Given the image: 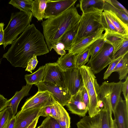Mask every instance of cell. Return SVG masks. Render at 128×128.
<instances>
[{
	"label": "cell",
	"instance_id": "6da1fadb",
	"mask_svg": "<svg viewBox=\"0 0 128 128\" xmlns=\"http://www.w3.org/2000/svg\"><path fill=\"white\" fill-rule=\"evenodd\" d=\"M44 38L34 24H30L20 36L13 42L2 57L14 67L25 68L34 55L40 56L49 52Z\"/></svg>",
	"mask_w": 128,
	"mask_h": 128
},
{
	"label": "cell",
	"instance_id": "7a4b0ae2",
	"mask_svg": "<svg viewBox=\"0 0 128 128\" xmlns=\"http://www.w3.org/2000/svg\"><path fill=\"white\" fill-rule=\"evenodd\" d=\"M81 16L74 4L59 15L43 21L44 36L49 51L66 32L79 22Z\"/></svg>",
	"mask_w": 128,
	"mask_h": 128
},
{
	"label": "cell",
	"instance_id": "3957f363",
	"mask_svg": "<svg viewBox=\"0 0 128 128\" xmlns=\"http://www.w3.org/2000/svg\"><path fill=\"white\" fill-rule=\"evenodd\" d=\"M32 15L31 12H26L20 11L12 14L9 23L4 30V49L8 45L11 44L30 24Z\"/></svg>",
	"mask_w": 128,
	"mask_h": 128
},
{
	"label": "cell",
	"instance_id": "277c9868",
	"mask_svg": "<svg viewBox=\"0 0 128 128\" xmlns=\"http://www.w3.org/2000/svg\"><path fill=\"white\" fill-rule=\"evenodd\" d=\"M103 11L98 10L82 13L72 46L82 39L94 34L99 29L103 28L102 20Z\"/></svg>",
	"mask_w": 128,
	"mask_h": 128
},
{
	"label": "cell",
	"instance_id": "5b68a950",
	"mask_svg": "<svg viewBox=\"0 0 128 128\" xmlns=\"http://www.w3.org/2000/svg\"><path fill=\"white\" fill-rule=\"evenodd\" d=\"M99 113L91 117H84L76 124L77 128H111L112 112L110 106L104 104Z\"/></svg>",
	"mask_w": 128,
	"mask_h": 128
},
{
	"label": "cell",
	"instance_id": "8992f818",
	"mask_svg": "<svg viewBox=\"0 0 128 128\" xmlns=\"http://www.w3.org/2000/svg\"><path fill=\"white\" fill-rule=\"evenodd\" d=\"M122 82H108L106 81L100 86L99 96L103 103L110 105L113 114L120 99Z\"/></svg>",
	"mask_w": 128,
	"mask_h": 128
},
{
	"label": "cell",
	"instance_id": "52a82bcc",
	"mask_svg": "<svg viewBox=\"0 0 128 128\" xmlns=\"http://www.w3.org/2000/svg\"><path fill=\"white\" fill-rule=\"evenodd\" d=\"M113 48L106 41L102 48L93 58L89 60L87 65L94 74L99 73L112 61Z\"/></svg>",
	"mask_w": 128,
	"mask_h": 128
},
{
	"label": "cell",
	"instance_id": "ba28073f",
	"mask_svg": "<svg viewBox=\"0 0 128 128\" xmlns=\"http://www.w3.org/2000/svg\"><path fill=\"white\" fill-rule=\"evenodd\" d=\"M35 85L38 88V92L48 91L63 106L68 104L72 96L66 88L50 82L42 81Z\"/></svg>",
	"mask_w": 128,
	"mask_h": 128
},
{
	"label": "cell",
	"instance_id": "9c48e42d",
	"mask_svg": "<svg viewBox=\"0 0 128 128\" xmlns=\"http://www.w3.org/2000/svg\"><path fill=\"white\" fill-rule=\"evenodd\" d=\"M45 65L44 76L42 81L66 88L64 70L61 68L56 62L46 63Z\"/></svg>",
	"mask_w": 128,
	"mask_h": 128
},
{
	"label": "cell",
	"instance_id": "30bf717a",
	"mask_svg": "<svg viewBox=\"0 0 128 128\" xmlns=\"http://www.w3.org/2000/svg\"><path fill=\"white\" fill-rule=\"evenodd\" d=\"M66 88L71 95L77 93L84 86L80 67L78 66L64 71Z\"/></svg>",
	"mask_w": 128,
	"mask_h": 128
},
{
	"label": "cell",
	"instance_id": "8fae6325",
	"mask_svg": "<svg viewBox=\"0 0 128 128\" xmlns=\"http://www.w3.org/2000/svg\"><path fill=\"white\" fill-rule=\"evenodd\" d=\"M44 116V107L19 111L15 116L14 128H26L36 118Z\"/></svg>",
	"mask_w": 128,
	"mask_h": 128
},
{
	"label": "cell",
	"instance_id": "7c38bea8",
	"mask_svg": "<svg viewBox=\"0 0 128 128\" xmlns=\"http://www.w3.org/2000/svg\"><path fill=\"white\" fill-rule=\"evenodd\" d=\"M77 0H48L45 10L44 18L48 19L61 14L72 5Z\"/></svg>",
	"mask_w": 128,
	"mask_h": 128
},
{
	"label": "cell",
	"instance_id": "4fadbf2b",
	"mask_svg": "<svg viewBox=\"0 0 128 128\" xmlns=\"http://www.w3.org/2000/svg\"><path fill=\"white\" fill-rule=\"evenodd\" d=\"M52 104V96L48 92H38L26 100L20 110L44 107Z\"/></svg>",
	"mask_w": 128,
	"mask_h": 128
},
{
	"label": "cell",
	"instance_id": "5bb4252c",
	"mask_svg": "<svg viewBox=\"0 0 128 128\" xmlns=\"http://www.w3.org/2000/svg\"><path fill=\"white\" fill-rule=\"evenodd\" d=\"M104 28H100L93 34L82 39L73 45L68 52L76 55L84 51L96 40L104 38Z\"/></svg>",
	"mask_w": 128,
	"mask_h": 128
},
{
	"label": "cell",
	"instance_id": "9a60e30c",
	"mask_svg": "<svg viewBox=\"0 0 128 128\" xmlns=\"http://www.w3.org/2000/svg\"><path fill=\"white\" fill-rule=\"evenodd\" d=\"M113 114L115 128H128V101L122 98Z\"/></svg>",
	"mask_w": 128,
	"mask_h": 128
},
{
	"label": "cell",
	"instance_id": "2e32d148",
	"mask_svg": "<svg viewBox=\"0 0 128 128\" xmlns=\"http://www.w3.org/2000/svg\"><path fill=\"white\" fill-rule=\"evenodd\" d=\"M66 106L72 113L83 117L86 116L88 110L82 100L80 90L76 94L71 96Z\"/></svg>",
	"mask_w": 128,
	"mask_h": 128
},
{
	"label": "cell",
	"instance_id": "e0dca14e",
	"mask_svg": "<svg viewBox=\"0 0 128 128\" xmlns=\"http://www.w3.org/2000/svg\"><path fill=\"white\" fill-rule=\"evenodd\" d=\"M100 86L98 84L94 87L87 90L89 98V106L88 111L89 116L93 117L99 113L101 109L98 106L100 100L99 96Z\"/></svg>",
	"mask_w": 128,
	"mask_h": 128
},
{
	"label": "cell",
	"instance_id": "ac0fdd59",
	"mask_svg": "<svg viewBox=\"0 0 128 128\" xmlns=\"http://www.w3.org/2000/svg\"><path fill=\"white\" fill-rule=\"evenodd\" d=\"M32 86L26 84L23 86L20 90L16 91L11 99L8 100L7 107L11 108L12 116H15L17 113L18 107L20 101L24 97L29 94V92Z\"/></svg>",
	"mask_w": 128,
	"mask_h": 128
},
{
	"label": "cell",
	"instance_id": "d6986e66",
	"mask_svg": "<svg viewBox=\"0 0 128 128\" xmlns=\"http://www.w3.org/2000/svg\"><path fill=\"white\" fill-rule=\"evenodd\" d=\"M104 34V40L113 46V53L122 44L125 39L128 37V35H123L118 32H105Z\"/></svg>",
	"mask_w": 128,
	"mask_h": 128
},
{
	"label": "cell",
	"instance_id": "ffe728a7",
	"mask_svg": "<svg viewBox=\"0 0 128 128\" xmlns=\"http://www.w3.org/2000/svg\"><path fill=\"white\" fill-rule=\"evenodd\" d=\"M104 11L118 32L123 35H128V26L124 23L112 11Z\"/></svg>",
	"mask_w": 128,
	"mask_h": 128
},
{
	"label": "cell",
	"instance_id": "44dd1931",
	"mask_svg": "<svg viewBox=\"0 0 128 128\" xmlns=\"http://www.w3.org/2000/svg\"><path fill=\"white\" fill-rule=\"evenodd\" d=\"M80 2V9L82 13L103 10L104 0H81Z\"/></svg>",
	"mask_w": 128,
	"mask_h": 128
},
{
	"label": "cell",
	"instance_id": "7402d4cb",
	"mask_svg": "<svg viewBox=\"0 0 128 128\" xmlns=\"http://www.w3.org/2000/svg\"><path fill=\"white\" fill-rule=\"evenodd\" d=\"M76 55L68 52L59 58L56 63L64 70L76 66Z\"/></svg>",
	"mask_w": 128,
	"mask_h": 128
},
{
	"label": "cell",
	"instance_id": "603a6c76",
	"mask_svg": "<svg viewBox=\"0 0 128 128\" xmlns=\"http://www.w3.org/2000/svg\"><path fill=\"white\" fill-rule=\"evenodd\" d=\"M79 24V22L72 28L66 32L60 39L58 42L64 45L65 50L68 51L72 47L78 31Z\"/></svg>",
	"mask_w": 128,
	"mask_h": 128
},
{
	"label": "cell",
	"instance_id": "cb8c5ba5",
	"mask_svg": "<svg viewBox=\"0 0 128 128\" xmlns=\"http://www.w3.org/2000/svg\"><path fill=\"white\" fill-rule=\"evenodd\" d=\"M48 0H33L31 12L32 15L38 21L42 20L44 18L45 10Z\"/></svg>",
	"mask_w": 128,
	"mask_h": 128
},
{
	"label": "cell",
	"instance_id": "d4e9b609",
	"mask_svg": "<svg viewBox=\"0 0 128 128\" xmlns=\"http://www.w3.org/2000/svg\"><path fill=\"white\" fill-rule=\"evenodd\" d=\"M128 53L122 58L113 71V72H118L119 74V79L120 81L124 79L126 80L128 76Z\"/></svg>",
	"mask_w": 128,
	"mask_h": 128
},
{
	"label": "cell",
	"instance_id": "484cf974",
	"mask_svg": "<svg viewBox=\"0 0 128 128\" xmlns=\"http://www.w3.org/2000/svg\"><path fill=\"white\" fill-rule=\"evenodd\" d=\"M45 65L40 67L36 72L30 74H26L24 78L26 84L32 85L36 84L42 82L44 76Z\"/></svg>",
	"mask_w": 128,
	"mask_h": 128
},
{
	"label": "cell",
	"instance_id": "4316f807",
	"mask_svg": "<svg viewBox=\"0 0 128 128\" xmlns=\"http://www.w3.org/2000/svg\"><path fill=\"white\" fill-rule=\"evenodd\" d=\"M103 10H110L118 17L124 23L128 26V16L121 10L116 8L108 1L104 0Z\"/></svg>",
	"mask_w": 128,
	"mask_h": 128
},
{
	"label": "cell",
	"instance_id": "83f0119b",
	"mask_svg": "<svg viewBox=\"0 0 128 128\" xmlns=\"http://www.w3.org/2000/svg\"><path fill=\"white\" fill-rule=\"evenodd\" d=\"M33 1L32 0H11L9 4L19 9L20 12H31Z\"/></svg>",
	"mask_w": 128,
	"mask_h": 128
},
{
	"label": "cell",
	"instance_id": "f1b7e54d",
	"mask_svg": "<svg viewBox=\"0 0 128 128\" xmlns=\"http://www.w3.org/2000/svg\"><path fill=\"white\" fill-rule=\"evenodd\" d=\"M60 118L57 120L61 128H70V118L69 114L63 106L60 103Z\"/></svg>",
	"mask_w": 128,
	"mask_h": 128
},
{
	"label": "cell",
	"instance_id": "f546056e",
	"mask_svg": "<svg viewBox=\"0 0 128 128\" xmlns=\"http://www.w3.org/2000/svg\"><path fill=\"white\" fill-rule=\"evenodd\" d=\"M12 116L9 107H7L0 112V128H6Z\"/></svg>",
	"mask_w": 128,
	"mask_h": 128
},
{
	"label": "cell",
	"instance_id": "4dcf8cb0",
	"mask_svg": "<svg viewBox=\"0 0 128 128\" xmlns=\"http://www.w3.org/2000/svg\"><path fill=\"white\" fill-rule=\"evenodd\" d=\"M106 41L104 38L100 39L94 42L88 48L90 59L94 58L102 48Z\"/></svg>",
	"mask_w": 128,
	"mask_h": 128
},
{
	"label": "cell",
	"instance_id": "1f68e13d",
	"mask_svg": "<svg viewBox=\"0 0 128 128\" xmlns=\"http://www.w3.org/2000/svg\"><path fill=\"white\" fill-rule=\"evenodd\" d=\"M128 53V37L126 38L122 44L113 53L112 61L123 56Z\"/></svg>",
	"mask_w": 128,
	"mask_h": 128
},
{
	"label": "cell",
	"instance_id": "d6a6232c",
	"mask_svg": "<svg viewBox=\"0 0 128 128\" xmlns=\"http://www.w3.org/2000/svg\"><path fill=\"white\" fill-rule=\"evenodd\" d=\"M102 20L105 32L114 33L118 32L104 11L102 13Z\"/></svg>",
	"mask_w": 128,
	"mask_h": 128
},
{
	"label": "cell",
	"instance_id": "836d02e7",
	"mask_svg": "<svg viewBox=\"0 0 128 128\" xmlns=\"http://www.w3.org/2000/svg\"><path fill=\"white\" fill-rule=\"evenodd\" d=\"M88 48L82 52L76 54V66L80 67L88 62L90 56Z\"/></svg>",
	"mask_w": 128,
	"mask_h": 128
},
{
	"label": "cell",
	"instance_id": "e575fe53",
	"mask_svg": "<svg viewBox=\"0 0 128 128\" xmlns=\"http://www.w3.org/2000/svg\"><path fill=\"white\" fill-rule=\"evenodd\" d=\"M41 125L43 128H61L57 120L50 116L46 117Z\"/></svg>",
	"mask_w": 128,
	"mask_h": 128
},
{
	"label": "cell",
	"instance_id": "d590c367",
	"mask_svg": "<svg viewBox=\"0 0 128 128\" xmlns=\"http://www.w3.org/2000/svg\"><path fill=\"white\" fill-rule=\"evenodd\" d=\"M52 104L51 106V116L58 120L60 118L59 103L55 100L52 96Z\"/></svg>",
	"mask_w": 128,
	"mask_h": 128
},
{
	"label": "cell",
	"instance_id": "8d00e7d4",
	"mask_svg": "<svg viewBox=\"0 0 128 128\" xmlns=\"http://www.w3.org/2000/svg\"><path fill=\"white\" fill-rule=\"evenodd\" d=\"M122 57L115 60L110 63L108 68L104 74L103 79L104 80L107 79L110 76L113 72V71L116 66Z\"/></svg>",
	"mask_w": 128,
	"mask_h": 128
},
{
	"label": "cell",
	"instance_id": "74e56055",
	"mask_svg": "<svg viewBox=\"0 0 128 128\" xmlns=\"http://www.w3.org/2000/svg\"><path fill=\"white\" fill-rule=\"evenodd\" d=\"M38 62L36 56L34 55L28 61L25 71L32 73V71L35 68Z\"/></svg>",
	"mask_w": 128,
	"mask_h": 128
},
{
	"label": "cell",
	"instance_id": "f35d334b",
	"mask_svg": "<svg viewBox=\"0 0 128 128\" xmlns=\"http://www.w3.org/2000/svg\"><path fill=\"white\" fill-rule=\"evenodd\" d=\"M82 102L88 109L89 106V98L87 91L85 87L84 86L80 90Z\"/></svg>",
	"mask_w": 128,
	"mask_h": 128
},
{
	"label": "cell",
	"instance_id": "ab89813d",
	"mask_svg": "<svg viewBox=\"0 0 128 128\" xmlns=\"http://www.w3.org/2000/svg\"><path fill=\"white\" fill-rule=\"evenodd\" d=\"M53 48L58 54L62 56L66 54L65 47L62 43L58 42L53 47Z\"/></svg>",
	"mask_w": 128,
	"mask_h": 128
},
{
	"label": "cell",
	"instance_id": "60d3db41",
	"mask_svg": "<svg viewBox=\"0 0 128 128\" xmlns=\"http://www.w3.org/2000/svg\"><path fill=\"white\" fill-rule=\"evenodd\" d=\"M110 3L116 8L121 10L128 16V11L125 7L116 0H108Z\"/></svg>",
	"mask_w": 128,
	"mask_h": 128
},
{
	"label": "cell",
	"instance_id": "b9f144b4",
	"mask_svg": "<svg viewBox=\"0 0 128 128\" xmlns=\"http://www.w3.org/2000/svg\"><path fill=\"white\" fill-rule=\"evenodd\" d=\"M122 92L124 100L128 101V76L125 81L122 82Z\"/></svg>",
	"mask_w": 128,
	"mask_h": 128
},
{
	"label": "cell",
	"instance_id": "7bdbcfd3",
	"mask_svg": "<svg viewBox=\"0 0 128 128\" xmlns=\"http://www.w3.org/2000/svg\"><path fill=\"white\" fill-rule=\"evenodd\" d=\"M8 100L2 95L0 94V112L7 107Z\"/></svg>",
	"mask_w": 128,
	"mask_h": 128
},
{
	"label": "cell",
	"instance_id": "ee69618b",
	"mask_svg": "<svg viewBox=\"0 0 128 128\" xmlns=\"http://www.w3.org/2000/svg\"><path fill=\"white\" fill-rule=\"evenodd\" d=\"M51 105L47 106L44 107V116L45 117L51 116Z\"/></svg>",
	"mask_w": 128,
	"mask_h": 128
},
{
	"label": "cell",
	"instance_id": "f6af8a7d",
	"mask_svg": "<svg viewBox=\"0 0 128 128\" xmlns=\"http://www.w3.org/2000/svg\"><path fill=\"white\" fill-rule=\"evenodd\" d=\"M15 120V116H12L6 126V128H14Z\"/></svg>",
	"mask_w": 128,
	"mask_h": 128
},
{
	"label": "cell",
	"instance_id": "bcb514c9",
	"mask_svg": "<svg viewBox=\"0 0 128 128\" xmlns=\"http://www.w3.org/2000/svg\"><path fill=\"white\" fill-rule=\"evenodd\" d=\"M4 24L2 25L0 31V45L3 44L4 36Z\"/></svg>",
	"mask_w": 128,
	"mask_h": 128
},
{
	"label": "cell",
	"instance_id": "7dc6e473",
	"mask_svg": "<svg viewBox=\"0 0 128 128\" xmlns=\"http://www.w3.org/2000/svg\"><path fill=\"white\" fill-rule=\"evenodd\" d=\"M39 117L36 118L26 128H35Z\"/></svg>",
	"mask_w": 128,
	"mask_h": 128
},
{
	"label": "cell",
	"instance_id": "c3c4849f",
	"mask_svg": "<svg viewBox=\"0 0 128 128\" xmlns=\"http://www.w3.org/2000/svg\"><path fill=\"white\" fill-rule=\"evenodd\" d=\"M98 106L100 109L102 108L104 106V104L102 101L100 100L98 102Z\"/></svg>",
	"mask_w": 128,
	"mask_h": 128
},
{
	"label": "cell",
	"instance_id": "681fc988",
	"mask_svg": "<svg viewBox=\"0 0 128 128\" xmlns=\"http://www.w3.org/2000/svg\"><path fill=\"white\" fill-rule=\"evenodd\" d=\"M111 128H115L114 124V120L113 118H112V120Z\"/></svg>",
	"mask_w": 128,
	"mask_h": 128
},
{
	"label": "cell",
	"instance_id": "f907efd6",
	"mask_svg": "<svg viewBox=\"0 0 128 128\" xmlns=\"http://www.w3.org/2000/svg\"><path fill=\"white\" fill-rule=\"evenodd\" d=\"M4 24V23L1 22L0 23V30L2 28V25Z\"/></svg>",
	"mask_w": 128,
	"mask_h": 128
},
{
	"label": "cell",
	"instance_id": "816d5d0a",
	"mask_svg": "<svg viewBox=\"0 0 128 128\" xmlns=\"http://www.w3.org/2000/svg\"><path fill=\"white\" fill-rule=\"evenodd\" d=\"M37 128H43L41 125L38 127Z\"/></svg>",
	"mask_w": 128,
	"mask_h": 128
},
{
	"label": "cell",
	"instance_id": "f5cc1de1",
	"mask_svg": "<svg viewBox=\"0 0 128 128\" xmlns=\"http://www.w3.org/2000/svg\"></svg>",
	"mask_w": 128,
	"mask_h": 128
}]
</instances>
